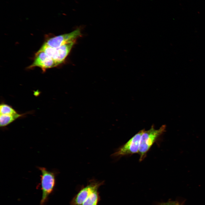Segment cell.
<instances>
[{"instance_id": "cell-1", "label": "cell", "mask_w": 205, "mask_h": 205, "mask_svg": "<svg viewBox=\"0 0 205 205\" xmlns=\"http://www.w3.org/2000/svg\"><path fill=\"white\" fill-rule=\"evenodd\" d=\"M166 126H162L159 129H155L153 126L147 130L144 131L140 141L138 153L140 155V161H142L146 157V154L158 138L166 130Z\"/></svg>"}, {"instance_id": "cell-2", "label": "cell", "mask_w": 205, "mask_h": 205, "mask_svg": "<svg viewBox=\"0 0 205 205\" xmlns=\"http://www.w3.org/2000/svg\"><path fill=\"white\" fill-rule=\"evenodd\" d=\"M41 172L40 183L42 192L40 205H44L49 195L53 191L56 183V173L43 167H38Z\"/></svg>"}, {"instance_id": "cell-3", "label": "cell", "mask_w": 205, "mask_h": 205, "mask_svg": "<svg viewBox=\"0 0 205 205\" xmlns=\"http://www.w3.org/2000/svg\"><path fill=\"white\" fill-rule=\"evenodd\" d=\"M74 43V42H73L58 48L50 47L44 43L40 49L60 64L67 56Z\"/></svg>"}, {"instance_id": "cell-4", "label": "cell", "mask_w": 205, "mask_h": 205, "mask_svg": "<svg viewBox=\"0 0 205 205\" xmlns=\"http://www.w3.org/2000/svg\"><path fill=\"white\" fill-rule=\"evenodd\" d=\"M144 130H142L136 134L112 155L118 157L138 153L141 136Z\"/></svg>"}, {"instance_id": "cell-5", "label": "cell", "mask_w": 205, "mask_h": 205, "mask_svg": "<svg viewBox=\"0 0 205 205\" xmlns=\"http://www.w3.org/2000/svg\"><path fill=\"white\" fill-rule=\"evenodd\" d=\"M103 181L91 180L86 186L83 188L73 198L71 205H81L87 197L93 192L98 190L103 184Z\"/></svg>"}, {"instance_id": "cell-6", "label": "cell", "mask_w": 205, "mask_h": 205, "mask_svg": "<svg viewBox=\"0 0 205 205\" xmlns=\"http://www.w3.org/2000/svg\"><path fill=\"white\" fill-rule=\"evenodd\" d=\"M81 35L80 29H77L71 32L50 38L44 44L54 48H58L65 44L74 42Z\"/></svg>"}, {"instance_id": "cell-7", "label": "cell", "mask_w": 205, "mask_h": 205, "mask_svg": "<svg viewBox=\"0 0 205 205\" xmlns=\"http://www.w3.org/2000/svg\"><path fill=\"white\" fill-rule=\"evenodd\" d=\"M59 64L45 52L40 49L36 53L34 61L28 68L38 67L41 68L44 71L46 69L55 67Z\"/></svg>"}, {"instance_id": "cell-8", "label": "cell", "mask_w": 205, "mask_h": 205, "mask_svg": "<svg viewBox=\"0 0 205 205\" xmlns=\"http://www.w3.org/2000/svg\"><path fill=\"white\" fill-rule=\"evenodd\" d=\"M25 114H19L17 113L12 115L0 114V127H3L7 126L17 119L24 116Z\"/></svg>"}, {"instance_id": "cell-9", "label": "cell", "mask_w": 205, "mask_h": 205, "mask_svg": "<svg viewBox=\"0 0 205 205\" xmlns=\"http://www.w3.org/2000/svg\"><path fill=\"white\" fill-rule=\"evenodd\" d=\"M100 200L98 190L92 192L81 205H97Z\"/></svg>"}, {"instance_id": "cell-10", "label": "cell", "mask_w": 205, "mask_h": 205, "mask_svg": "<svg viewBox=\"0 0 205 205\" xmlns=\"http://www.w3.org/2000/svg\"><path fill=\"white\" fill-rule=\"evenodd\" d=\"M17 112L11 106L7 104L2 103L0 106L1 115H12L17 114Z\"/></svg>"}, {"instance_id": "cell-11", "label": "cell", "mask_w": 205, "mask_h": 205, "mask_svg": "<svg viewBox=\"0 0 205 205\" xmlns=\"http://www.w3.org/2000/svg\"><path fill=\"white\" fill-rule=\"evenodd\" d=\"M159 205H180L178 202L175 201H169L166 202L161 203Z\"/></svg>"}, {"instance_id": "cell-12", "label": "cell", "mask_w": 205, "mask_h": 205, "mask_svg": "<svg viewBox=\"0 0 205 205\" xmlns=\"http://www.w3.org/2000/svg\"></svg>"}]
</instances>
